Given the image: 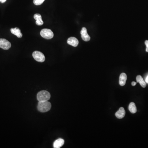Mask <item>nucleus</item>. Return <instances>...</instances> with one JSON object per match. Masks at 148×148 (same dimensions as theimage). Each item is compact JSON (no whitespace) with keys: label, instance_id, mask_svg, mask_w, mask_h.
Segmentation results:
<instances>
[{"label":"nucleus","instance_id":"5","mask_svg":"<svg viewBox=\"0 0 148 148\" xmlns=\"http://www.w3.org/2000/svg\"><path fill=\"white\" fill-rule=\"evenodd\" d=\"M11 45L9 41L5 39H0V48L5 50H7L11 47Z\"/></svg>","mask_w":148,"mask_h":148},{"label":"nucleus","instance_id":"17","mask_svg":"<svg viewBox=\"0 0 148 148\" xmlns=\"http://www.w3.org/2000/svg\"><path fill=\"white\" fill-rule=\"evenodd\" d=\"M136 84H137V83L135 82H133L131 83L132 85L133 86H135V85H136Z\"/></svg>","mask_w":148,"mask_h":148},{"label":"nucleus","instance_id":"3","mask_svg":"<svg viewBox=\"0 0 148 148\" xmlns=\"http://www.w3.org/2000/svg\"><path fill=\"white\" fill-rule=\"evenodd\" d=\"M40 34L42 37L46 39H51L54 37L53 32L49 29H43L41 31Z\"/></svg>","mask_w":148,"mask_h":148},{"label":"nucleus","instance_id":"16","mask_svg":"<svg viewBox=\"0 0 148 148\" xmlns=\"http://www.w3.org/2000/svg\"><path fill=\"white\" fill-rule=\"evenodd\" d=\"M145 44L146 45V51L148 52V40H146V41H145Z\"/></svg>","mask_w":148,"mask_h":148},{"label":"nucleus","instance_id":"14","mask_svg":"<svg viewBox=\"0 0 148 148\" xmlns=\"http://www.w3.org/2000/svg\"><path fill=\"white\" fill-rule=\"evenodd\" d=\"M136 79H137V82L140 83L142 87L144 88L146 87V82L145 81H144L143 78L141 76L138 75L136 78Z\"/></svg>","mask_w":148,"mask_h":148},{"label":"nucleus","instance_id":"9","mask_svg":"<svg viewBox=\"0 0 148 148\" xmlns=\"http://www.w3.org/2000/svg\"><path fill=\"white\" fill-rule=\"evenodd\" d=\"M64 143V140L61 138H59L55 140L53 144V146L54 148H59L62 146Z\"/></svg>","mask_w":148,"mask_h":148},{"label":"nucleus","instance_id":"7","mask_svg":"<svg viewBox=\"0 0 148 148\" xmlns=\"http://www.w3.org/2000/svg\"><path fill=\"white\" fill-rule=\"evenodd\" d=\"M67 43L68 44L72 46L73 47H76L79 45V41L75 37H71L67 40Z\"/></svg>","mask_w":148,"mask_h":148},{"label":"nucleus","instance_id":"2","mask_svg":"<svg viewBox=\"0 0 148 148\" xmlns=\"http://www.w3.org/2000/svg\"><path fill=\"white\" fill-rule=\"evenodd\" d=\"M37 97L39 102L48 101L50 98V93L47 91H41L38 93Z\"/></svg>","mask_w":148,"mask_h":148},{"label":"nucleus","instance_id":"4","mask_svg":"<svg viewBox=\"0 0 148 148\" xmlns=\"http://www.w3.org/2000/svg\"><path fill=\"white\" fill-rule=\"evenodd\" d=\"M32 56L35 60L39 62H43L45 60L43 54L39 51H35L33 52Z\"/></svg>","mask_w":148,"mask_h":148},{"label":"nucleus","instance_id":"12","mask_svg":"<svg viewBox=\"0 0 148 148\" xmlns=\"http://www.w3.org/2000/svg\"><path fill=\"white\" fill-rule=\"evenodd\" d=\"M11 31L12 34L17 36L18 38H21L22 37V34L21 33V31L19 28H12L11 29Z\"/></svg>","mask_w":148,"mask_h":148},{"label":"nucleus","instance_id":"11","mask_svg":"<svg viewBox=\"0 0 148 148\" xmlns=\"http://www.w3.org/2000/svg\"><path fill=\"white\" fill-rule=\"evenodd\" d=\"M34 18L36 20V24L38 26L43 25L44 22L42 19V17L39 14H35L34 15Z\"/></svg>","mask_w":148,"mask_h":148},{"label":"nucleus","instance_id":"19","mask_svg":"<svg viewBox=\"0 0 148 148\" xmlns=\"http://www.w3.org/2000/svg\"><path fill=\"white\" fill-rule=\"evenodd\" d=\"M145 81H146V83H148V76H147V77L146 78Z\"/></svg>","mask_w":148,"mask_h":148},{"label":"nucleus","instance_id":"8","mask_svg":"<svg viewBox=\"0 0 148 148\" xmlns=\"http://www.w3.org/2000/svg\"><path fill=\"white\" fill-rule=\"evenodd\" d=\"M127 76L126 74L122 73L121 74L119 77V83L120 85L121 86H124L126 84Z\"/></svg>","mask_w":148,"mask_h":148},{"label":"nucleus","instance_id":"1","mask_svg":"<svg viewBox=\"0 0 148 148\" xmlns=\"http://www.w3.org/2000/svg\"><path fill=\"white\" fill-rule=\"evenodd\" d=\"M51 108V104L48 101L39 102L37 109L41 112H46L49 111Z\"/></svg>","mask_w":148,"mask_h":148},{"label":"nucleus","instance_id":"10","mask_svg":"<svg viewBox=\"0 0 148 148\" xmlns=\"http://www.w3.org/2000/svg\"><path fill=\"white\" fill-rule=\"evenodd\" d=\"M125 115V111L123 107H121L115 114L116 117L119 119H122L124 117Z\"/></svg>","mask_w":148,"mask_h":148},{"label":"nucleus","instance_id":"18","mask_svg":"<svg viewBox=\"0 0 148 148\" xmlns=\"http://www.w3.org/2000/svg\"><path fill=\"white\" fill-rule=\"evenodd\" d=\"M6 1V0H0V2L2 3L5 2Z\"/></svg>","mask_w":148,"mask_h":148},{"label":"nucleus","instance_id":"15","mask_svg":"<svg viewBox=\"0 0 148 148\" xmlns=\"http://www.w3.org/2000/svg\"><path fill=\"white\" fill-rule=\"evenodd\" d=\"M45 1V0H33V3L36 5H41Z\"/></svg>","mask_w":148,"mask_h":148},{"label":"nucleus","instance_id":"13","mask_svg":"<svg viewBox=\"0 0 148 148\" xmlns=\"http://www.w3.org/2000/svg\"><path fill=\"white\" fill-rule=\"evenodd\" d=\"M129 109L130 112L132 114H135L137 111V107L136 106L135 104L133 102L130 103L129 106Z\"/></svg>","mask_w":148,"mask_h":148},{"label":"nucleus","instance_id":"6","mask_svg":"<svg viewBox=\"0 0 148 148\" xmlns=\"http://www.w3.org/2000/svg\"><path fill=\"white\" fill-rule=\"evenodd\" d=\"M80 33L82 39L85 41H88L90 40V37L88 34L87 29L86 28L83 27Z\"/></svg>","mask_w":148,"mask_h":148}]
</instances>
